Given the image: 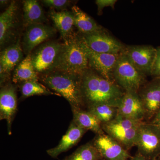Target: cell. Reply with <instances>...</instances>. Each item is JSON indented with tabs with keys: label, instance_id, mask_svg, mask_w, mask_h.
Instances as JSON below:
<instances>
[{
	"label": "cell",
	"instance_id": "16",
	"mask_svg": "<svg viewBox=\"0 0 160 160\" xmlns=\"http://www.w3.org/2000/svg\"><path fill=\"white\" fill-rule=\"evenodd\" d=\"M22 56V50L19 42L1 52L0 55L1 86L4 85L5 82L6 84L10 72L21 61Z\"/></svg>",
	"mask_w": 160,
	"mask_h": 160
},
{
	"label": "cell",
	"instance_id": "8",
	"mask_svg": "<svg viewBox=\"0 0 160 160\" xmlns=\"http://www.w3.org/2000/svg\"><path fill=\"white\" fill-rule=\"evenodd\" d=\"M62 44L49 42L43 44L31 54L35 70L39 73L52 71L58 57Z\"/></svg>",
	"mask_w": 160,
	"mask_h": 160
},
{
	"label": "cell",
	"instance_id": "2",
	"mask_svg": "<svg viewBox=\"0 0 160 160\" xmlns=\"http://www.w3.org/2000/svg\"><path fill=\"white\" fill-rule=\"evenodd\" d=\"M64 40L52 71L82 75L89 67L88 56L81 37L72 34Z\"/></svg>",
	"mask_w": 160,
	"mask_h": 160
},
{
	"label": "cell",
	"instance_id": "7",
	"mask_svg": "<svg viewBox=\"0 0 160 160\" xmlns=\"http://www.w3.org/2000/svg\"><path fill=\"white\" fill-rule=\"evenodd\" d=\"M157 49L150 45L129 46L122 52L129 61L144 74L150 75Z\"/></svg>",
	"mask_w": 160,
	"mask_h": 160
},
{
	"label": "cell",
	"instance_id": "11",
	"mask_svg": "<svg viewBox=\"0 0 160 160\" xmlns=\"http://www.w3.org/2000/svg\"><path fill=\"white\" fill-rule=\"evenodd\" d=\"M92 143L104 160H129L128 150L106 133L96 135Z\"/></svg>",
	"mask_w": 160,
	"mask_h": 160
},
{
	"label": "cell",
	"instance_id": "15",
	"mask_svg": "<svg viewBox=\"0 0 160 160\" xmlns=\"http://www.w3.org/2000/svg\"><path fill=\"white\" fill-rule=\"evenodd\" d=\"M146 112L152 117L160 110V78H156L143 86L138 92Z\"/></svg>",
	"mask_w": 160,
	"mask_h": 160
},
{
	"label": "cell",
	"instance_id": "12",
	"mask_svg": "<svg viewBox=\"0 0 160 160\" xmlns=\"http://www.w3.org/2000/svg\"><path fill=\"white\" fill-rule=\"evenodd\" d=\"M18 109L16 89L11 83L1 87L0 91V119L7 122L8 134H11L12 125Z\"/></svg>",
	"mask_w": 160,
	"mask_h": 160
},
{
	"label": "cell",
	"instance_id": "5",
	"mask_svg": "<svg viewBox=\"0 0 160 160\" xmlns=\"http://www.w3.org/2000/svg\"><path fill=\"white\" fill-rule=\"evenodd\" d=\"M112 77L124 91L138 92L145 83L146 75L138 70L122 52L112 72Z\"/></svg>",
	"mask_w": 160,
	"mask_h": 160
},
{
	"label": "cell",
	"instance_id": "26",
	"mask_svg": "<svg viewBox=\"0 0 160 160\" xmlns=\"http://www.w3.org/2000/svg\"><path fill=\"white\" fill-rule=\"evenodd\" d=\"M20 84V89L22 98L42 95H59L56 92H52L47 87L40 84L38 81H29Z\"/></svg>",
	"mask_w": 160,
	"mask_h": 160
},
{
	"label": "cell",
	"instance_id": "32",
	"mask_svg": "<svg viewBox=\"0 0 160 160\" xmlns=\"http://www.w3.org/2000/svg\"><path fill=\"white\" fill-rule=\"evenodd\" d=\"M1 2V5H5V4H6V3H7L8 2V1H0Z\"/></svg>",
	"mask_w": 160,
	"mask_h": 160
},
{
	"label": "cell",
	"instance_id": "21",
	"mask_svg": "<svg viewBox=\"0 0 160 160\" xmlns=\"http://www.w3.org/2000/svg\"><path fill=\"white\" fill-rule=\"evenodd\" d=\"M49 16L64 39L72 35L74 26V16L72 12H56L52 9L49 12Z\"/></svg>",
	"mask_w": 160,
	"mask_h": 160
},
{
	"label": "cell",
	"instance_id": "28",
	"mask_svg": "<svg viewBox=\"0 0 160 160\" xmlns=\"http://www.w3.org/2000/svg\"><path fill=\"white\" fill-rule=\"evenodd\" d=\"M156 49V55L150 75L160 78V47H158Z\"/></svg>",
	"mask_w": 160,
	"mask_h": 160
},
{
	"label": "cell",
	"instance_id": "30",
	"mask_svg": "<svg viewBox=\"0 0 160 160\" xmlns=\"http://www.w3.org/2000/svg\"><path fill=\"white\" fill-rule=\"evenodd\" d=\"M129 160H159L156 159H148L147 158L144 157L143 156L139 154L136 155L134 157H132L131 158L129 159Z\"/></svg>",
	"mask_w": 160,
	"mask_h": 160
},
{
	"label": "cell",
	"instance_id": "6",
	"mask_svg": "<svg viewBox=\"0 0 160 160\" xmlns=\"http://www.w3.org/2000/svg\"><path fill=\"white\" fill-rule=\"evenodd\" d=\"M135 146L138 154L155 159L160 153V128L153 123L143 122L140 126Z\"/></svg>",
	"mask_w": 160,
	"mask_h": 160
},
{
	"label": "cell",
	"instance_id": "23",
	"mask_svg": "<svg viewBox=\"0 0 160 160\" xmlns=\"http://www.w3.org/2000/svg\"><path fill=\"white\" fill-rule=\"evenodd\" d=\"M24 24L26 27L34 24H42L46 20L44 12L36 0H26L23 2Z\"/></svg>",
	"mask_w": 160,
	"mask_h": 160
},
{
	"label": "cell",
	"instance_id": "24",
	"mask_svg": "<svg viewBox=\"0 0 160 160\" xmlns=\"http://www.w3.org/2000/svg\"><path fill=\"white\" fill-rule=\"evenodd\" d=\"M86 109L92 113L101 124L111 122L118 114L116 106L108 103H102L89 106Z\"/></svg>",
	"mask_w": 160,
	"mask_h": 160
},
{
	"label": "cell",
	"instance_id": "4",
	"mask_svg": "<svg viewBox=\"0 0 160 160\" xmlns=\"http://www.w3.org/2000/svg\"><path fill=\"white\" fill-rule=\"evenodd\" d=\"M144 122L118 114L109 122L102 124L103 131L127 150L135 146L140 126Z\"/></svg>",
	"mask_w": 160,
	"mask_h": 160
},
{
	"label": "cell",
	"instance_id": "20",
	"mask_svg": "<svg viewBox=\"0 0 160 160\" xmlns=\"http://www.w3.org/2000/svg\"><path fill=\"white\" fill-rule=\"evenodd\" d=\"M72 12L74 18V26L83 35L91 34L103 31L102 27L98 25L92 18L76 6H72Z\"/></svg>",
	"mask_w": 160,
	"mask_h": 160
},
{
	"label": "cell",
	"instance_id": "14",
	"mask_svg": "<svg viewBox=\"0 0 160 160\" xmlns=\"http://www.w3.org/2000/svg\"><path fill=\"white\" fill-rule=\"evenodd\" d=\"M55 32L54 28L43 24H34L26 27L22 42L26 54H30L36 46L53 36Z\"/></svg>",
	"mask_w": 160,
	"mask_h": 160
},
{
	"label": "cell",
	"instance_id": "22",
	"mask_svg": "<svg viewBox=\"0 0 160 160\" xmlns=\"http://www.w3.org/2000/svg\"><path fill=\"white\" fill-rule=\"evenodd\" d=\"M39 78L35 70L30 54L27 55L18 65L13 73L12 81L15 84H22L29 81H38Z\"/></svg>",
	"mask_w": 160,
	"mask_h": 160
},
{
	"label": "cell",
	"instance_id": "29",
	"mask_svg": "<svg viewBox=\"0 0 160 160\" xmlns=\"http://www.w3.org/2000/svg\"><path fill=\"white\" fill-rule=\"evenodd\" d=\"M117 1L116 0H97L96 4L98 6V12L101 13L104 8L107 7L114 8L115 4Z\"/></svg>",
	"mask_w": 160,
	"mask_h": 160
},
{
	"label": "cell",
	"instance_id": "25",
	"mask_svg": "<svg viewBox=\"0 0 160 160\" xmlns=\"http://www.w3.org/2000/svg\"><path fill=\"white\" fill-rule=\"evenodd\" d=\"M62 160H104L92 141L82 145Z\"/></svg>",
	"mask_w": 160,
	"mask_h": 160
},
{
	"label": "cell",
	"instance_id": "3",
	"mask_svg": "<svg viewBox=\"0 0 160 160\" xmlns=\"http://www.w3.org/2000/svg\"><path fill=\"white\" fill-rule=\"evenodd\" d=\"M81 76L82 75L53 71L43 74L40 79L47 87L65 98L71 107L84 109Z\"/></svg>",
	"mask_w": 160,
	"mask_h": 160
},
{
	"label": "cell",
	"instance_id": "31",
	"mask_svg": "<svg viewBox=\"0 0 160 160\" xmlns=\"http://www.w3.org/2000/svg\"><path fill=\"white\" fill-rule=\"evenodd\" d=\"M153 124L157 125L160 128V110L155 115Z\"/></svg>",
	"mask_w": 160,
	"mask_h": 160
},
{
	"label": "cell",
	"instance_id": "13",
	"mask_svg": "<svg viewBox=\"0 0 160 160\" xmlns=\"http://www.w3.org/2000/svg\"><path fill=\"white\" fill-rule=\"evenodd\" d=\"M118 109V114L130 119L142 121L146 116L143 103L137 92L125 91Z\"/></svg>",
	"mask_w": 160,
	"mask_h": 160
},
{
	"label": "cell",
	"instance_id": "9",
	"mask_svg": "<svg viewBox=\"0 0 160 160\" xmlns=\"http://www.w3.org/2000/svg\"><path fill=\"white\" fill-rule=\"evenodd\" d=\"M81 38L88 56L89 69L96 72L106 79L114 81L112 72L120 53L115 54L95 52L89 49Z\"/></svg>",
	"mask_w": 160,
	"mask_h": 160
},
{
	"label": "cell",
	"instance_id": "18",
	"mask_svg": "<svg viewBox=\"0 0 160 160\" xmlns=\"http://www.w3.org/2000/svg\"><path fill=\"white\" fill-rule=\"evenodd\" d=\"M18 6L12 2L0 15V44L6 45L14 37L17 24Z\"/></svg>",
	"mask_w": 160,
	"mask_h": 160
},
{
	"label": "cell",
	"instance_id": "27",
	"mask_svg": "<svg viewBox=\"0 0 160 160\" xmlns=\"http://www.w3.org/2000/svg\"><path fill=\"white\" fill-rule=\"evenodd\" d=\"M42 2L52 9H63L69 6L70 2L67 0H44Z\"/></svg>",
	"mask_w": 160,
	"mask_h": 160
},
{
	"label": "cell",
	"instance_id": "10",
	"mask_svg": "<svg viewBox=\"0 0 160 160\" xmlns=\"http://www.w3.org/2000/svg\"><path fill=\"white\" fill-rule=\"evenodd\" d=\"M81 37L89 49L99 53L119 54L125 47L121 42L104 30L83 35Z\"/></svg>",
	"mask_w": 160,
	"mask_h": 160
},
{
	"label": "cell",
	"instance_id": "17",
	"mask_svg": "<svg viewBox=\"0 0 160 160\" xmlns=\"http://www.w3.org/2000/svg\"><path fill=\"white\" fill-rule=\"evenodd\" d=\"M87 131L72 121L66 134L62 137L58 146L47 150V153L52 158H56L61 153L75 146Z\"/></svg>",
	"mask_w": 160,
	"mask_h": 160
},
{
	"label": "cell",
	"instance_id": "1",
	"mask_svg": "<svg viewBox=\"0 0 160 160\" xmlns=\"http://www.w3.org/2000/svg\"><path fill=\"white\" fill-rule=\"evenodd\" d=\"M81 80L86 108L102 103H108L118 108L125 91L114 81L106 79L89 68L82 74Z\"/></svg>",
	"mask_w": 160,
	"mask_h": 160
},
{
	"label": "cell",
	"instance_id": "19",
	"mask_svg": "<svg viewBox=\"0 0 160 160\" xmlns=\"http://www.w3.org/2000/svg\"><path fill=\"white\" fill-rule=\"evenodd\" d=\"M73 115L72 121L78 126L86 131L90 130L96 135L105 133L102 124L92 113L87 109L72 107Z\"/></svg>",
	"mask_w": 160,
	"mask_h": 160
}]
</instances>
